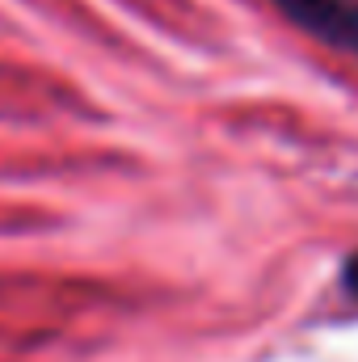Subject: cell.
<instances>
[{
	"label": "cell",
	"mask_w": 358,
	"mask_h": 362,
	"mask_svg": "<svg viewBox=\"0 0 358 362\" xmlns=\"http://www.w3.org/2000/svg\"><path fill=\"white\" fill-rule=\"evenodd\" d=\"M274 4L316 42L358 55V0H274Z\"/></svg>",
	"instance_id": "cell-1"
},
{
	"label": "cell",
	"mask_w": 358,
	"mask_h": 362,
	"mask_svg": "<svg viewBox=\"0 0 358 362\" xmlns=\"http://www.w3.org/2000/svg\"><path fill=\"white\" fill-rule=\"evenodd\" d=\"M342 278H346V291H350V295L358 299V253L350 257V262H346V274H342Z\"/></svg>",
	"instance_id": "cell-2"
}]
</instances>
